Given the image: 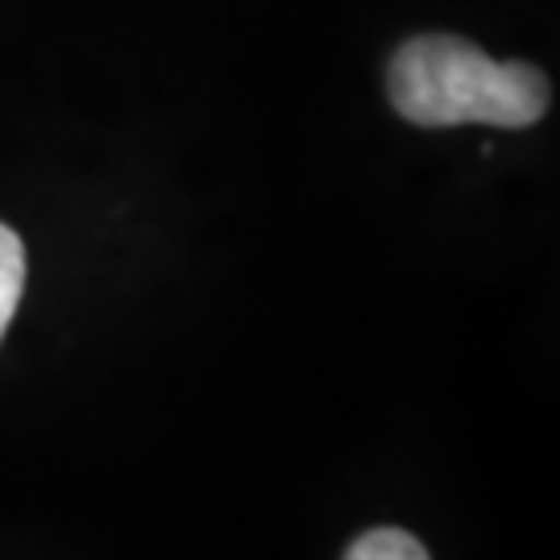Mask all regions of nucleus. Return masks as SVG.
Segmentation results:
<instances>
[{
    "mask_svg": "<svg viewBox=\"0 0 560 560\" xmlns=\"http://www.w3.org/2000/svg\"><path fill=\"white\" fill-rule=\"evenodd\" d=\"M345 560H428L423 544L416 536H407L399 527H382V532H365Z\"/></svg>",
    "mask_w": 560,
    "mask_h": 560,
    "instance_id": "obj_3",
    "label": "nucleus"
},
{
    "mask_svg": "<svg viewBox=\"0 0 560 560\" xmlns=\"http://www.w3.org/2000/svg\"><path fill=\"white\" fill-rule=\"evenodd\" d=\"M386 92L402 120L420 129L499 125L527 129L548 113V80L532 62H499L474 42L423 34L402 42L386 71Z\"/></svg>",
    "mask_w": 560,
    "mask_h": 560,
    "instance_id": "obj_1",
    "label": "nucleus"
},
{
    "mask_svg": "<svg viewBox=\"0 0 560 560\" xmlns=\"http://www.w3.org/2000/svg\"><path fill=\"white\" fill-rule=\"evenodd\" d=\"M21 287H25V249H21L18 233L9 224H0V340L18 316Z\"/></svg>",
    "mask_w": 560,
    "mask_h": 560,
    "instance_id": "obj_2",
    "label": "nucleus"
}]
</instances>
